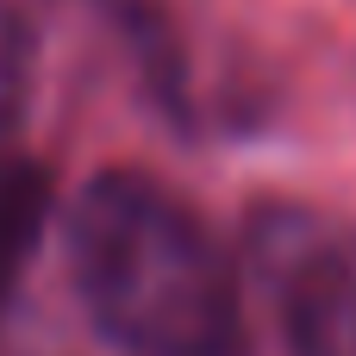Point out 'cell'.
<instances>
[{
  "label": "cell",
  "instance_id": "2",
  "mask_svg": "<svg viewBox=\"0 0 356 356\" xmlns=\"http://www.w3.org/2000/svg\"><path fill=\"white\" fill-rule=\"evenodd\" d=\"M250 263L275 294L294 356H356V225L269 207L250 225Z\"/></svg>",
  "mask_w": 356,
  "mask_h": 356
},
{
  "label": "cell",
  "instance_id": "3",
  "mask_svg": "<svg viewBox=\"0 0 356 356\" xmlns=\"http://www.w3.org/2000/svg\"><path fill=\"white\" fill-rule=\"evenodd\" d=\"M44 213H50V181L38 163L25 156H0V307L13 300L31 250H38V232H44Z\"/></svg>",
  "mask_w": 356,
  "mask_h": 356
},
{
  "label": "cell",
  "instance_id": "1",
  "mask_svg": "<svg viewBox=\"0 0 356 356\" xmlns=\"http://www.w3.org/2000/svg\"><path fill=\"white\" fill-rule=\"evenodd\" d=\"M69 275L88 319L125 356H250L238 263L150 175L113 169L81 188Z\"/></svg>",
  "mask_w": 356,
  "mask_h": 356
},
{
  "label": "cell",
  "instance_id": "4",
  "mask_svg": "<svg viewBox=\"0 0 356 356\" xmlns=\"http://www.w3.org/2000/svg\"><path fill=\"white\" fill-rule=\"evenodd\" d=\"M25 56H31L25 19H19L13 0H0V138H6V125L19 119V100H25Z\"/></svg>",
  "mask_w": 356,
  "mask_h": 356
}]
</instances>
